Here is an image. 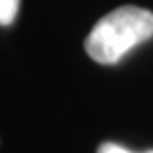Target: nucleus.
Masks as SVG:
<instances>
[{
    "label": "nucleus",
    "mask_w": 153,
    "mask_h": 153,
    "mask_svg": "<svg viewBox=\"0 0 153 153\" xmlns=\"http://www.w3.org/2000/svg\"><path fill=\"white\" fill-rule=\"evenodd\" d=\"M96 153H133V151H129L127 148L120 146V144H114V142H103V144L98 148ZM146 153H153V149L146 151Z\"/></svg>",
    "instance_id": "3"
},
{
    "label": "nucleus",
    "mask_w": 153,
    "mask_h": 153,
    "mask_svg": "<svg viewBox=\"0 0 153 153\" xmlns=\"http://www.w3.org/2000/svg\"><path fill=\"white\" fill-rule=\"evenodd\" d=\"M151 37L153 13L138 6H122L94 24L85 39V52L100 65H114Z\"/></svg>",
    "instance_id": "1"
},
{
    "label": "nucleus",
    "mask_w": 153,
    "mask_h": 153,
    "mask_svg": "<svg viewBox=\"0 0 153 153\" xmlns=\"http://www.w3.org/2000/svg\"><path fill=\"white\" fill-rule=\"evenodd\" d=\"M20 0H0V26H9L19 13Z\"/></svg>",
    "instance_id": "2"
}]
</instances>
